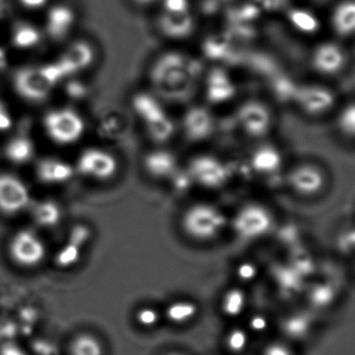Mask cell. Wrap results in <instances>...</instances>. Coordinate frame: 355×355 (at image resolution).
Returning <instances> with one entry per match:
<instances>
[{"label":"cell","instance_id":"7a4b0ae2","mask_svg":"<svg viewBox=\"0 0 355 355\" xmlns=\"http://www.w3.org/2000/svg\"><path fill=\"white\" fill-rule=\"evenodd\" d=\"M225 216L210 204H196L189 207L182 217L184 232L192 239L209 241L214 239L225 227Z\"/></svg>","mask_w":355,"mask_h":355},{"label":"cell","instance_id":"5bb4252c","mask_svg":"<svg viewBox=\"0 0 355 355\" xmlns=\"http://www.w3.org/2000/svg\"><path fill=\"white\" fill-rule=\"evenodd\" d=\"M93 58L91 46L85 42H77L72 44L56 62L64 77H68L87 69L93 62Z\"/></svg>","mask_w":355,"mask_h":355},{"label":"cell","instance_id":"44dd1931","mask_svg":"<svg viewBox=\"0 0 355 355\" xmlns=\"http://www.w3.org/2000/svg\"><path fill=\"white\" fill-rule=\"evenodd\" d=\"M144 164L148 174L158 180L174 176L178 168L176 157L164 150H157L148 154Z\"/></svg>","mask_w":355,"mask_h":355},{"label":"cell","instance_id":"5b68a950","mask_svg":"<svg viewBox=\"0 0 355 355\" xmlns=\"http://www.w3.org/2000/svg\"><path fill=\"white\" fill-rule=\"evenodd\" d=\"M286 183L295 196L313 198L324 191L327 186V175L322 166L315 162H300L288 171Z\"/></svg>","mask_w":355,"mask_h":355},{"label":"cell","instance_id":"7402d4cb","mask_svg":"<svg viewBox=\"0 0 355 355\" xmlns=\"http://www.w3.org/2000/svg\"><path fill=\"white\" fill-rule=\"evenodd\" d=\"M160 28L168 37L183 39L193 31V18L189 12H166L160 20Z\"/></svg>","mask_w":355,"mask_h":355},{"label":"cell","instance_id":"d6986e66","mask_svg":"<svg viewBox=\"0 0 355 355\" xmlns=\"http://www.w3.org/2000/svg\"><path fill=\"white\" fill-rule=\"evenodd\" d=\"M235 94L233 81L223 70H214L210 73L207 78L206 97L211 103H225Z\"/></svg>","mask_w":355,"mask_h":355},{"label":"cell","instance_id":"7bdbcfd3","mask_svg":"<svg viewBox=\"0 0 355 355\" xmlns=\"http://www.w3.org/2000/svg\"><path fill=\"white\" fill-rule=\"evenodd\" d=\"M257 269L250 264L242 265L238 269V277L242 281H252L256 277Z\"/></svg>","mask_w":355,"mask_h":355},{"label":"cell","instance_id":"277c9868","mask_svg":"<svg viewBox=\"0 0 355 355\" xmlns=\"http://www.w3.org/2000/svg\"><path fill=\"white\" fill-rule=\"evenodd\" d=\"M48 137L58 145H71L81 139L85 130L83 116L70 108H58L44 116Z\"/></svg>","mask_w":355,"mask_h":355},{"label":"cell","instance_id":"7dc6e473","mask_svg":"<svg viewBox=\"0 0 355 355\" xmlns=\"http://www.w3.org/2000/svg\"><path fill=\"white\" fill-rule=\"evenodd\" d=\"M8 58L6 54V50L3 48L0 47V71L4 70L8 66Z\"/></svg>","mask_w":355,"mask_h":355},{"label":"cell","instance_id":"b9f144b4","mask_svg":"<svg viewBox=\"0 0 355 355\" xmlns=\"http://www.w3.org/2000/svg\"><path fill=\"white\" fill-rule=\"evenodd\" d=\"M12 116H10V112H8L6 105L0 102V132L8 131V129L12 128Z\"/></svg>","mask_w":355,"mask_h":355},{"label":"cell","instance_id":"ab89813d","mask_svg":"<svg viewBox=\"0 0 355 355\" xmlns=\"http://www.w3.org/2000/svg\"><path fill=\"white\" fill-rule=\"evenodd\" d=\"M189 3V0H164V8L166 12H187Z\"/></svg>","mask_w":355,"mask_h":355},{"label":"cell","instance_id":"7c38bea8","mask_svg":"<svg viewBox=\"0 0 355 355\" xmlns=\"http://www.w3.org/2000/svg\"><path fill=\"white\" fill-rule=\"evenodd\" d=\"M236 119L242 131L254 139L266 137L272 128V112L260 101L246 102L240 106Z\"/></svg>","mask_w":355,"mask_h":355},{"label":"cell","instance_id":"e575fe53","mask_svg":"<svg viewBox=\"0 0 355 355\" xmlns=\"http://www.w3.org/2000/svg\"><path fill=\"white\" fill-rule=\"evenodd\" d=\"M338 250L345 256L355 257V225L343 230L338 236Z\"/></svg>","mask_w":355,"mask_h":355},{"label":"cell","instance_id":"836d02e7","mask_svg":"<svg viewBox=\"0 0 355 355\" xmlns=\"http://www.w3.org/2000/svg\"><path fill=\"white\" fill-rule=\"evenodd\" d=\"M81 246L68 240L67 243L58 250L55 257V263L62 268H69L78 263L81 257Z\"/></svg>","mask_w":355,"mask_h":355},{"label":"cell","instance_id":"cb8c5ba5","mask_svg":"<svg viewBox=\"0 0 355 355\" xmlns=\"http://www.w3.org/2000/svg\"><path fill=\"white\" fill-rule=\"evenodd\" d=\"M42 35L37 26L27 22L17 23L12 29L10 40L17 49L28 50L41 43Z\"/></svg>","mask_w":355,"mask_h":355},{"label":"cell","instance_id":"603a6c76","mask_svg":"<svg viewBox=\"0 0 355 355\" xmlns=\"http://www.w3.org/2000/svg\"><path fill=\"white\" fill-rule=\"evenodd\" d=\"M283 166L281 152L272 146H263L256 150L252 158V166L261 175L279 172Z\"/></svg>","mask_w":355,"mask_h":355},{"label":"cell","instance_id":"e0dca14e","mask_svg":"<svg viewBox=\"0 0 355 355\" xmlns=\"http://www.w3.org/2000/svg\"><path fill=\"white\" fill-rule=\"evenodd\" d=\"M74 173L72 166L58 158H43L35 168L37 180L48 185L66 183L72 179Z\"/></svg>","mask_w":355,"mask_h":355},{"label":"cell","instance_id":"ee69618b","mask_svg":"<svg viewBox=\"0 0 355 355\" xmlns=\"http://www.w3.org/2000/svg\"><path fill=\"white\" fill-rule=\"evenodd\" d=\"M250 327L252 331L261 333V331H265L267 327H268V321H267L264 316L257 315V316L252 317V320L250 321Z\"/></svg>","mask_w":355,"mask_h":355},{"label":"cell","instance_id":"4fadbf2b","mask_svg":"<svg viewBox=\"0 0 355 355\" xmlns=\"http://www.w3.org/2000/svg\"><path fill=\"white\" fill-rule=\"evenodd\" d=\"M31 193L22 180L10 174H0V212L16 214L28 206Z\"/></svg>","mask_w":355,"mask_h":355},{"label":"cell","instance_id":"9c48e42d","mask_svg":"<svg viewBox=\"0 0 355 355\" xmlns=\"http://www.w3.org/2000/svg\"><path fill=\"white\" fill-rule=\"evenodd\" d=\"M75 171L87 179L107 181L116 174L118 162L105 150L89 148L79 155Z\"/></svg>","mask_w":355,"mask_h":355},{"label":"cell","instance_id":"d590c367","mask_svg":"<svg viewBox=\"0 0 355 355\" xmlns=\"http://www.w3.org/2000/svg\"><path fill=\"white\" fill-rule=\"evenodd\" d=\"M248 336L243 329H235L227 335V347L233 354H241L248 347Z\"/></svg>","mask_w":355,"mask_h":355},{"label":"cell","instance_id":"83f0119b","mask_svg":"<svg viewBox=\"0 0 355 355\" xmlns=\"http://www.w3.org/2000/svg\"><path fill=\"white\" fill-rule=\"evenodd\" d=\"M336 128L342 137L355 143V101L339 108L336 116Z\"/></svg>","mask_w":355,"mask_h":355},{"label":"cell","instance_id":"4316f807","mask_svg":"<svg viewBox=\"0 0 355 355\" xmlns=\"http://www.w3.org/2000/svg\"><path fill=\"white\" fill-rule=\"evenodd\" d=\"M33 218L39 227H55L62 218L60 206L53 200H46L37 202L33 208Z\"/></svg>","mask_w":355,"mask_h":355},{"label":"cell","instance_id":"ffe728a7","mask_svg":"<svg viewBox=\"0 0 355 355\" xmlns=\"http://www.w3.org/2000/svg\"><path fill=\"white\" fill-rule=\"evenodd\" d=\"M282 329L289 339L304 341L314 329V318L306 311L291 313L282 321Z\"/></svg>","mask_w":355,"mask_h":355},{"label":"cell","instance_id":"4dcf8cb0","mask_svg":"<svg viewBox=\"0 0 355 355\" xmlns=\"http://www.w3.org/2000/svg\"><path fill=\"white\" fill-rule=\"evenodd\" d=\"M198 312V306L194 302L189 300H179L168 306L166 309V317L171 322L182 324L192 320Z\"/></svg>","mask_w":355,"mask_h":355},{"label":"cell","instance_id":"30bf717a","mask_svg":"<svg viewBox=\"0 0 355 355\" xmlns=\"http://www.w3.org/2000/svg\"><path fill=\"white\" fill-rule=\"evenodd\" d=\"M43 241L31 230H22L10 240V256L19 266L33 268L41 264L45 258Z\"/></svg>","mask_w":355,"mask_h":355},{"label":"cell","instance_id":"8fae6325","mask_svg":"<svg viewBox=\"0 0 355 355\" xmlns=\"http://www.w3.org/2000/svg\"><path fill=\"white\" fill-rule=\"evenodd\" d=\"M348 64V55L343 46L336 42L319 44L311 55L313 70L323 77H337Z\"/></svg>","mask_w":355,"mask_h":355},{"label":"cell","instance_id":"d4e9b609","mask_svg":"<svg viewBox=\"0 0 355 355\" xmlns=\"http://www.w3.org/2000/svg\"><path fill=\"white\" fill-rule=\"evenodd\" d=\"M35 145L27 137H16L4 148V155L15 164H24L33 158Z\"/></svg>","mask_w":355,"mask_h":355},{"label":"cell","instance_id":"d6a6232c","mask_svg":"<svg viewBox=\"0 0 355 355\" xmlns=\"http://www.w3.org/2000/svg\"><path fill=\"white\" fill-rule=\"evenodd\" d=\"M71 355H103L100 342L93 336L80 335L73 340L70 346Z\"/></svg>","mask_w":355,"mask_h":355},{"label":"cell","instance_id":"f35d334b","mask_svg":"<svg viewBox=\"0 0 355 355\" xmlns=\"http://www.w3.org/2000/svg\"><path fill=\"white\" fill-rule=\"evenodd\" d=\"M89 237H91V231H89V227H85V225H78L72 227L70 234H69L68 240L75 242V243L78 244V245L83 248L85 243H87Z\"/></svg>","mask_w":355,"mask_h":355},{"label":"cell","instance_id":"74e56055","mask_svg":"<svg viewBox=\"0 0 355 355\" xmlns=\"http://www.w3.org/2000/svg\"><path fill=\"white\" fill-rule=\"evenodd\" d=\"M137 321L141 327H154L159 321V315L155 309L143 308L137 313Z\"/></svg>","mask_w":355,"mask_h":355},{"label":"cell","instance_id":"52a82bcc","mask_svg":"<svg viewBox=\"0 0 355 355\" xmlns=\"http://www.w3.org/2000/svg\"><path fill=\"white\" fill-rule=\"evenodd\" d=\"M272 225V215L268 209L262 205L248 204L236 213L233 229L238 237L252 241L267 235Z\"/></svg>","mask_w":355,"mask_h":355},{"label":"cell","instance_id":"f1b7e54d","mask_svg":"<svg viewBox=\"0 0 355 355\" xmlns=\"http://www.w3.org/2000/svg\"><path fill=\"white\" fill-rule=\"evenodd\" d=\"M308 298L313 308L322 310L335 302L337 291L329 284H315L309 289Z\"/></svg>","mask_w":355,"mask_h":355},{"label":"cell","instance_id":"484cf974","mask_svg":"<svg viewBox=\"0 0 355 355\" xmlns=\"http://www.w3.org/2000/svg\"><path fill=\"white\" fill-rule=\"evenodd\" d=\"M132 107L135 114L145 124L166 114L158 100L148 94L143 93L135 96L132 100Z\"/></svg>","mask_w":355,"mask_h":355},{"label":"cell","instance_id":"ba28073f","mask_svg":"<svg viewBox=\"0 0 355 355\" xmlns=\"http://www.w3.org/2000/svg\"><path fill=\"white\" fill-rule=\"evenodd\" d=\"M187 175L192 183L205 188H219L229 179V168L225 162L211 155L192 158L188 164Z\"/></svg>","mask_w":355,"mask_h":355},{"label":"cell","instance_id":"8d00e7d4","mask_svg":"<svg viewBox=\"0 0 355 355\" xmlns=\"http://www.w3.org/2000/svg\"><path fill=\"white\" fill-rule=\"evenodd\" d=\"M292 23L297 27L300 31L312 33L317 28V20L310 12H302L300 14L292 16Z\"/></svg>","mask_w":355,"mask_h":355},{"label":"cell","instance_id":"1f68e13d","mask_svg":"<svg viewBox=\"0 0 355 355\" xmlns=\"http://www.w3.org/2000/svg\"><path fill=\"white\" fill-rule=\"evenodd\" d=\"M246 296L242 290L232 289L223 296L221 308L227 317H238L245 309Z\"/></svg>","mask_w":355,"mask_h":355},{"label":"cell","instance_id":"2e32d148","mask_svg":"<svg viewBox=\"0 0 355 355\" xmlns=\"http://www.w3.org/2000/svg\"><path fill=\"white\" fill-rule=\"evenodd\" d=\"M74 10L66 4L52 6L46 17V31L53 40H62L72 31L75 24Z\"/></svg>","mask_w":355,"mask_h":355},{"label":"cell","instance_id":"681fc988","mask_svg":"<svg viewBox=\"0 0 355 355\" xmlns=\"http://www.w3.org/2000/svg\"><path fill=\"white\" fill-rule=\"evenodd\" d=\"M168 355H182V354H168Z\"/></svg>","mask_w":355,"mask_h":355},{"label":"cell","instance_id":"c3c4849f","mask_svg":"<svg viewBox=\"0 0 355 355\" xmlns=\"http://www.w3.org/2000/svg\"><path fill=\"white\" fill-rule=\"evenodd\" d=\"M137 6H153L154 3L158 1V0H133Z\"/></svg>","mask_w":355,"mask_h":355},{"label":"cell","instance_id":"ac0fdd59","mask_svg":"<svg viewBox=\"0 0 355 355\" xmlns=\"http://www.w3.org/2000/svg\"><path fill=\"white\" fill-rule=\"evenodd\" d=\"M334 33L342 39L355 37V0H342L331 15Z\"/></svg>","mask_w":355,"mask_h":355},{"label":"cell","instance_id":"bcb514c9","mask_svg":"<svg viewBox=\"0 0 355 355\" xmlns=\"http://www.w3.org/2000/svg\"><path fill=\"white\" fill-rule=\"evenodd\" d=\"M49 0H19L21 6L27 10H41L46 4L48 3Z\"/></svg>","mask_w":355,"mask_h":355},{"label":"cell","instance_id":"f546056e","mask_svg":"<svg viewBox=\"0 0 355 355\" xmlns=\"http://www.w3.org/2000/svg\"><path fill=\"white\" fill-rule=\"evenodd\" d=\"M145 126L148 135L151 137L152 141H156V143H166V141H170L174 135V124L166 114L146 123Z\"/></svg>","mask_w":355,"mask_h":355},{"label":"cell","instance_id":"f6af8a7d","mask_svg":"<svg viewBox=\"0 0 355 355\" xmlns=\"http://www.w3.org/2000/svg\"><path fill=\"white\" fill-rule=\"evenodd\" d=\"M0 355H27L24 349L15 343H6L0 348Z\"/></svg>","mask_w":355,"mask_h":355},{"label":"cell","instance_id":"8992f818","mask_svg":"<svg viewBox=\"0 0 355 355\" xmlns=\"http://www.w3.org/2000/svg\"><path fill=\"white\" fill-rule=\"evenodd\" d=\"M15 91L23 99L41 102L49 97L58 83L50 77L45 64L25 67L17 71L12 79Z\"/></svg>","mask_w":355,"mask_h":355},{"label":"cell","instance_id":"6da1fadb","mask_svg":"<svg viewBox=\"0 0 355 355\" xmlns=\"http://www.w3.org/2000/svg\"><path fill=\"white\" fill-rule=\"evenodd\" d=\"M193 72L179 55H166L154 67L152 80L154 87L164 97L178 99L191 89Z\"/></svg>","mask_w":355,"mask_h":355},{"label":"cell","instance_id":"60d3db41","mask_svg":"<svg viewBox=\"0 0 355 355\" xmlns=\"http://www.w3.org/2000/svg\"><path fill=\"white\" fill-rule=\"evenodd\" d=\"M263 355H294V354L285 344L272 343L265 348Z\"/></svg>","mask_w":355,"mask_h":355},{"label":"cell","instance_id":"3957f363","mask_svg":"<svg viewBox=\"0 0 355 355\" xmlns=\"http://www.w3.org/2000/svg\"><path fill=\"white\" fill-rule=\"evenodd\" d=\"M292 101L304 116L321 118L335 110L338 96L327 85L306 83L296 87Z\"/></svg>","mask_w":355,"mask_h":355},{"label":"cell","instance_id":"9a60e30c","mask_svg":"<svg viewBox=\"0 0 355 355\" xmlns=\"http://www.w3.org/2000/svg\"><path fill=\"white\" fill-rule=\"evenodd\" d=\"M213 128L214 119L205 108H190L184 116V132L190 141H204L212 133Z\"/></svg>","mask_w":355,"mask_h":355}]
</instances>
